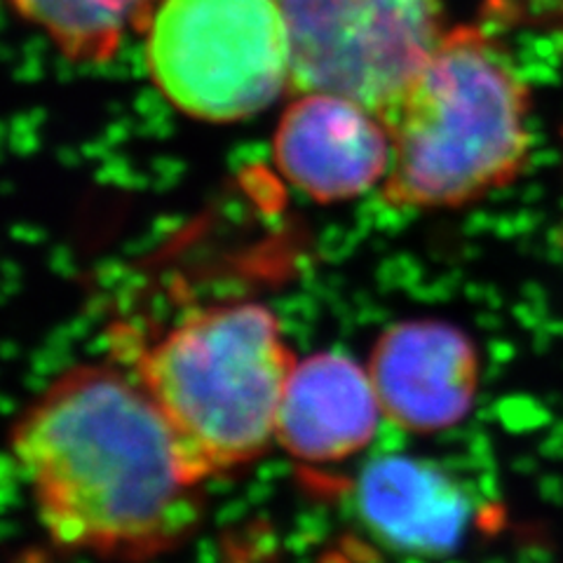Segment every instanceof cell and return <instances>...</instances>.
I'll list each match as a JSON object with an SVG mask.
<instances>
[{
    "label": "cell",
    "mask_w": 563,
    "mask_h": 563,
    "mask_svg": "<svg viewBox=\"0 0 563 563\" xmlns=\"http://www.w3.org/2000/svg\"><path fill=\"white\" fill-rule=\"evenodd\" d=\"M12 455L57 548L146 561L200 521V486L136 376L80 364L52 380L12 430Z\"/></svg>",
    "instance_id": "obj_1"
},
{
    "label": "cell",
    "mask_w": 563,
    "mask_h": 563,
    "mask_svg": "<svg viewBox=\"0 0 563 563\" xmlns=\"http://www.w3.org/2000/svg\"><path fill=\"white\" fill-rule=\"evenodd\" d=\"M531 90L479 24L446 31L385 115L393 141L383 200L432 211L477 202L515 184L531 155Z\"/></svg>",
    "instance_id": "obj_2"
},
{
    "label": "cell",
    "mask_w": 563,
    "mask_h": 563,
    "mask_svg": "<svg viewBox=\"0 0 563 563\" xmlns=\"http://www.w3.org/2000/svg\"><path fill=\"white\" fill-rule=\"evenodd\" d=\"M294 364L266 306L231 303L188 314L141 352L134 376L167 418L200 484L271 449Z\"/></svg>",
    "instance_id": "obj_3"
},
{
    "label": "cell",
    "mask_w": 563,
    "mask_h": 563,
    "mask_svg": "<svg viewBox=\"0 0 563 563\" xmlns=\"http://www.w3.org/2000/svg\"><path fill=\"white\" fill-rule=\"evenodd\" d=\"M144 31L148 76L186 115L252 118L291 87L282 0H157Z\"/></svg>",
    "instance_id": "obj_4"
},
{
    "label": "cell",
    "mask_w": 563,
    "mask_h": 563,
    "mask_svg": "<svg viewBox=\"0 0 563 563\" xmlns=\"http://www.w3.org/2000/svg\"><path fill=\"white\" fill-rule=\"evenodd\" d=\"M289 92H327L385 120L449 31L444 0H282Z\"/></svg>",
    "instance_id": "obj_5"
},
{
    "label": "cell",
    "mask_w": 563,
    "mask_h": 563,
    "mask_svg": "<svg viewBox=\"0 0 563 563\" xmlns=\"http://www.w3.org/2000/svg\"><path fill=\"white\" fill-rule=\"evenodd\" d=\"M285 179L317 202H341L383 184L393 141L366 106L327 92L294 95L273 139Z\"/></svg>",
    "instance_id": "obj_6"
},
{
    "label": "cell",
    "mask_w": 563,
    "mask_h": 563,
    "mask_svg": "<svg viewBox=\"0 0 563 563\" xmlns=\"http://www.w3.org/2000/svg\"><path fill=\"white\" fill-rule=\"evenodd\" d=\"M366 368L383 416L407 432L449 430L477 397V350L465 331L442 320H407L385 329Z\"/></svg>",
    "instance_id": "obj_7"
},
{
    "label": "cell",
    "mask_w": 563,
    "mask_h": 563,
    "mask_svg": "<svg viewBox=\"0 0 563 563\" xmlns=\"http://www.w3.org/2000/svg\"><path fill=\"white\" fill-rule=\"evenodd\" d=\"M380 416L366 366L341 352H314L294 364L275 442L298 461L336 463L368 446Z\"/></svg>",
    "instance_id": "obj_8"
},
{
    "label": "cell",
    "mask_w": 563,
    "mask_h": 563,
    "mask_svg": "<svg viewBox=\"0 0 563 563\" xmlns=\"http://www.w3.org/2000/svg\"><path fill=\"white\" fill-rule=\"evenodd\" d=\"M364 523L393 548L446 554L461 544L470 500L444 470L407 455L368 463L357 482Z\"/></svg>",
    "instance_id": "obj_9"
},
{
    "label": "cell",
    "mask_w": 563,
    "mask_h": 563,
    "mask_svg": "<svg viewBox=\"0 0 563 563\" xmlns=\"http://www.w3.org/2000/svg\"><path fill=\"white\" fill-rule=\"evenodd\" d=\"M157 0H12L64 57L101 64L115 57L132 29H144Z\"/></svg>",
    "instance_id": "obj_10"
},
{
    "label": "cell",
    "mask_w": 563,
    "mask_h": 563,
    "mask_svg": "<svg viewBox=\"0 0 563 563\" xmlns=\"http://www.w3.org/2000/svg\"><path fill=\"white\" fill-rule=\"evenodd\" d=\"M225 563H252L250 554H246V550L242 548L240 542H228L225 544Z\"/></svg>",
    "instance_id": "obj_11"
}]
</instances>
